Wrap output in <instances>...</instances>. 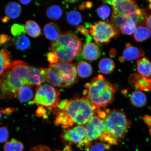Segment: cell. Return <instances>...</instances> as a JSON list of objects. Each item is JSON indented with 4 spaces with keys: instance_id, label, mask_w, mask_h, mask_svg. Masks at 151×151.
Returning a JSON list of instances; mask_svg holds the SVG:
<instances>
[{
    "instance_id": "f1b7e54d",
    "label": "cell",
    "mask_w": 151,
    "mask_h": 151,
    "mask_svg": "<svg viewBox=\"0 0 151 151\" xmlns=\"http://www.w3.org/2000/svg\"><path fill=\"white\" fill-rule=\"evenodd\" d=\"M63 14L62 9L58 5L51 6L47 9L46 14L48 18L54 20H57L61 17Z\"/></svg>"
},
{
    "instance_id": "7c38bea8",
    "label": "cell",
    "mask_w": 151,
    "mask_h": 151,
    "mask_svg": "<svg viewBox=\"0 0 151 151\" xmlns=\"http://www.w3.org/2000/svg\"><path fill=\"white\" fill-rule=\"evenodd\" d=\"M128 82L132 88L147 92L151 91V77L134 73L130 75Z\"/></svg>"
},
{
    "instance_id": "74e56055",
    "label": "cell",
    "mask_w": 151,
    "mask_h": 151,
    "mask_svg": "<svg viewBox=\"0 0 151 151\" xmlns=\"http://www.w3.org/2000/svg\"><path fill=\"white\" fill-rule=\"evenodd\" d=\"M29 151H54L49 147L43 145H39L30 149Z\"/></svg>"
},
{
    "instance_id": "f546056e",
    "label": "cell",
    "mask_w": 151,
    "mask_h": 151,
    "mask_svg": "<svg viewBox=\"0 0 151 151\" xmlns=\"http://www.w3.org/2000/svg\"><path fill=\"white\" fill-rule=\"evenodd\" d=\"M15 44L19 50H25L29 48L30 41L26 36L22 35L18 36L15 40Z\"/></svg>"
},
{
    "instance_id": "4dcf8cb0",
    "label": "cell",
    "mask_w": 151,
    "mask_h": 151,
    "mask_svg": "<svg viewBox=\"0 0 151 151\" xmlns=\"http://www.w3.org/2000/svg\"><path fill=\"white\" fill-rule=\"evenodd\" d=\"M67 19L69 24L73 26H77L82 22V16L78 11H71L68 13Z\"/></svg>"
},
{
    "instance_id": "d6a6232c",
    "label": "cell",
    "mask_w": 151,
    "mask_h": 151,
    "mask_svg": "<svg viewBox=\"0 0 151 151\" xmlns=\"http://www.w3.org/2000/svg\"><path fill=\"white\" fill-rule=\"evenodd\" d=\"M96 12L100 18L105 20L110 16L111 10L108 6L105 4L98 7Z\"/></svg>"
},
{
    "instance_id": "30bf717a",
    "label": "cell",
    "mask_w": 151,
    "mask_h": 151,
    "mask_svg": "<svg viewBox=\"0 0 151 151\" xmlns=\"http://www.w3.org/2000/svg\"><path fill=\"white\" fill-rule=\"evenodd\" d=\"M87 138L89 143L100 138L104 134L103 119L98 115L92 116L86 124Z\"/></svg>"
},
{
    "instance_id": "d590c367",
    "label": "cell",
    "mask_w": 151,
    "mask_h": 151,
    "mask_svg": "<svg viewBox=\"0 0 151 151\" xmlns=\"http://www.w3.org/2000/svg\"><path fill=\"white\" fill-rule=\"evenodd\" d=\"M9 132L6 127H0V143L6 142L8 139Z\"/></svg>"
},
{
    "instance_id": "603a6c76",
    "label": "cell",
    "mask_w": 151,
    "mask_h": 151,
    "mask_svg": "<svg viewBox=\"0 0 151 151\" xmlns=\"http://www.w3.org/2000/svg\"><path fill=\"white\" fill-rule=\"evenodd\" d=\"M16 96L19 101L26 102L32 99L33 91L29 86H24L19 90Z\"/></svg>"
},
{
    "instance_id": "ee69618b",
    "label": "cell",
    "mask_w": 151,
    "mask_h": 151,
    "mask_svg": "<svg viewBox=\"0 0 151 151\" xmlns=\"http://www.w3.org/2000/svg\"><path fill=\"white\" fill-rule=\"evenodd\" d=\"M9 19V17H5L4 18L2 19L1 20L2 22H4V23H6V22L8 21Z\"/></svg>"
},
{
    "instance_id": "c3c4849f",
    "label": "cell",
    "mask_w": 151,
    "mask_h": 151,
    "mask_svg": "<svg viewBox=\"0 0 151 151\" xmlns=\"http://www.w3.org/2000/svg\"><path fill=\"white\" fill-rule=\"evenodd\" d=\"M0 46H1V42H0Z\"/></svg>"
},
{
    "instance_id": "52a82bcc",
    "label": "cell",
    "mask_w": 151,
    "mask_h": 151,
    "mask_svg": "<svg viewBox=\"0 0 151 151\" xmlns=\"http://www.w3.org/2000/svg\"><path fill=\"white\" fill-rule=\"evenodd\" d=\"M59 91L48 84L41 85L37 88L33 103L42 106L57 107L60 103Z\"/></svg>"
},
{
    "instance_id": "2e32d148",
    "label": "cell",
    "mask_w": 151,
    "mask_h": 151,
    "mask_svg": "<svg viewBox=\"0 0 151 151\" xmlns=\"http://www.w3.org/2000/svg\"><path fill=\"white\" fill-rule=\"evenodd\" d=\"M43 32L47 39L53 41L56 40L61 35L59 27L53 22H50L45 25Z\"/></svg>"
},
{
    "instance_id": "d6986e66",
    "label": "cell",
    "mask_w": 151,
    "mask_h": 151,
    "mask_svg": "<svg viewBox=\"0 0 151 151\" xmlns=\"http://www.w3.org/2000/svg\"><path fill=\"white\" fill-rule=\"evenodd\" d=\"M5 12L9 18L12 19L17 18L21 14V7L17 3L11 2L6 6Z\"/></svg>"
},
{
    "instance_id": "b9f144b4",
    "label": "cell",
    "mask_w": 151,
    "mask_h": 151,
    "mask_svg": "<svg viewBox=\"0 0 151 151\" xmlns=\"http://www.w3.org/2000/svg\"><path fill=\"white\" fill-rule=\"evenodd\" d=\"M146 24L147 27L151 29V14L147 18Z\"/></svg>"
},
{
    "instance_id": "5bb4252c",
    "label": "cell",
    "mask_w": 151,
    "mask_h": 151,
    "mask_svg": "<svg viewBox=\"0 0 151 151\" xmlns=\"http://www.w3.org/2000/svg\"><path fill=\"white\" fill-rule=\"evenodd\" d=\"M148 9L145 8L139 9L127 16L128 21L133 22L139 26L146 24L147 19L148 17Z\"/></svg>"
},
{
    "instance_id": "7402d4cb",
    "label": "cell",
    "mask_w": 151,
    "mask_h": 151,
    "mask_svg": "<svg viewBox=\"0 0 151 151\" xmlns=\"http://www.w3.org/2000/svg\"><path fill=\"white\" fill-rule=\"evenodd\" d=\"M77 74L82 78L89 77L92 73V68L90 64L85 61H81L76 64Z\"/></svg>"
},
{
    "instance_id": "8992f818",
    "label": "cell",
    "mask_w": 151,
    "mask_h": 151,
    "mask_svg": "<svg viewBox=\"0 0 151 151\" xmlns=\"http://www.w3.org/2000/svg\"><path fill=\"white\" fill-rule=\"evenodd\" d=\"M82 42L72 32L61 34L56 40L51 44L50 49L58 56L60 62L70 63L80 55L82 51Z\"/></svg>"
},
{
    "instance_id": "277c9868",
    "label": "cell",
    "mask_w": 151,
    "mask_h": 151,
    "mask_svg": "<svg viewBox=\"0 0 151 151\" xmlns=\"http://www.w3.org/2000/svg\"><path fill=\"white\" fill-rule=\"evenodd\" d=\"M103 119L105 127L102 137L110 145H117L125 138L131 122L120 110L106 109Z\"/></svg>"
},
{
    "instance_id": "4316f807",
    "label": "cell",
    "mask_w": 151,
    "mask_h": 151,
    "mask_svg": "<svg viewBox=\"0 0 151 151\" xmlns=\"http://www.w3.org/2000/svg\"><path fill=\"white\" fill-rule=\"evenodd\" d=\"M10 57L6 49L0 52V76L3 75L8 68Z\"/></svg>"
},
{
    "instance_id": "ab89813d",
    "label": "cell",
    "mask_w": 151,
    "mask_h": 151,
    "mask_svg": "<svg viewBox=\"0 0 151 151\" xmlns=\"http://www.w3.org/2000/svg\"><path fill=\"white\" fill-rule=\"evenodd\" d=\"M76 29L78 30V31L80 32L82 35H88L89 33L88 30L84 26H79L77 27Z\"/></svg>"
},
{
    "instance_id": "ffe728a7",
    "label": "cell",
    "mask_w": 151,
    "mask_h": 151,
    "mask_svg": "<svg viewBox=\"0 0 151 151\" xmlns=\"http://www.w3.org/2000/svg\"><path fill=\"white\" fill-rule=\"evenodd\" d=\"M130 101L134 106L138 107L145 106L147 102L146 95L139 91H135L132 92L130 97Z\"/></svg>"
},
{
    "instance_id": "5b68a950",
    "label": "cell",
    "mask_w": 151,
    "mask_h": 151,
    "mask_svg": "<svg viewBox=\"0 0 151 151\" xmlns=\"http://www.w3.org/2000/svg\"><path fill=\"white\" fill-rule=\"evenodd\" d=\"M44 70L46 81L53 86L68 88L78 80L76 64L59 61Z\"/></svg>"
},
{
    "instance_id": "8d00e7d4",
    "label": "cell",
    "mask_w": 151,
    "mask_h": 151,
    "mask_svg": "<svg viewBox=\"0 0 151 151\" xmlns=\"http://www.w3.org/2000/svg\"><path fill=\"white\" fill-rule=\"evenodd\" d=\"M48 61L52 64H55L59 62V60L56 55L53 52H48L47 54Z\"/></svg>"
},
{
    "instance_id": "44dd1931",
    "label": "cell",
    "mask_w": 151,
    "mask_h": 151,
    "mask_svg": "<svg viewBox=\"0 0 151 151\" xmlns=\"http://www.w3.org/2000/svg\"><path fill=\"white\" fill-rule=\"evenodd\" d=\"M151 31L148 27L145 26L138 27L134 33L133 37L137 42H142L150 38Z\"/></svg>"
},
{
    "instance_id": "f6af8a7d",
    "label": "cell",
    "mask_w": 151,
    "mask_h": 151,
    "mask_svg": "<svg viewBox=\"0 0 151 151\" xmlns=\"http://www.w3.org/2000/svg\"><path fill=\"white\" fill-rule=\"evenodd\" d=\"M20 2L24 5H27L31 2V1H20Z\"/></svg>"
},
{
    "instance_id": "cb8c5ba5",
    "label": "cell",
    "mask_w": 151,
    "mask_h": 151,
    "mask_svg": "<svg viewBox=\"0 0 151 151\" xmlns=\"http://www.w3.org/2000/svg\"><path fill=\"white\" fill-rule=\"evenodd\" d=\"M99 67L101 73L104 74H108L114 70L115 66L113 60L106 58L100 60Z\"/></svg>"
},
{
    "instance_id": "e0dca14e",
    "label": "cell",
    "mask_w": 151,
    "mask_h": 151,
    "mask_svg": "<svg viewBox=\"0 0 151 151\" xmlns=\"http://www.w3.org/2000/svg\"><path fill=\"white\" fill-rule=\"evenodd\" d=\"M84 148L87 151H107L110 148V145L101 137L90 142Z\"/></svg>"
},
{
    "instance_id": "f35d334b",
    "label": "cell",
    "mask_w": 151,
    "mask_h": 151,
    "mask_svg": "<svg viewBox=\"0 0 151 151\" xmlns=\"http://www.w3.org/2000/svg\"><path fill=\"white\" fill-rule=\"evenodd\" d=\"M143 119L145 122L148 126L149 131L151 135V116L148 115H145L143 117Z\"/></svg>"
},
{
    "instance_id": "6da1fadb",
    "label": "cell",
    "mask_w": 151,
    "mask_h": 151,
    "mask_svg": "<svg viewBox=\"0 0 151 151\" xmlns=\"http://www.w3.org/2000/svg\"><path fill=\"white\" fill-rule=\"evenodd\" d=\"M46 81L43 68L33 67L20 60L10 62L4 73L0 76V98L14 97L22 87L40 86Z\"/></svg>"
},
{
    "instance_id": "484cf974",
    "label": "cell",
    "mask_w": 151,
    "mask_h": 151,
    "mask_svg": "<svg viewBox=\"0 0 151 151\" xmlns=\"http://www.w3.org/2000/svg\"><path fill=\"white\" fill-rule=\"evenodd\" d=\"M127 21V16L118 14L113 11L111 24L116 30L119 31V30L122 26Z\"/></svg>"
},
{
    "instance_id": "7dc6e473",
    "label": "cell",
    "mask_w": 151,
    "mask_h": 151,
    "mask_svg": "<svg viewBox=\"0 0 151 151\" xmlns=\"http://www.w3.org/2000/svg\"><path fill=\"white\" fill-rule=\"evenodd\" d=\"M1 116H2L1 113V110H0V120H1Z\"/></svg>"
},
{
    "instance_id": "ac0fdd59",
    "label": "cell",
    "mask_w": 151,
    "mask_h": 151,
    "mask_svg": "<svg viewBox=\"0 0 151 151\" xmlns=\"http://www.w3.org/2000/svg\"><path fill=\"white\" fill-rule=\"evenodd\" d=\"M137 70L141 75L147 77H151V62L144 57L137 60Z\"/></svg>"
},
{
    "instance_id": "83f0119b",
    "label": "cell",
    "mask_w": 151,
    "mask_h": 151,
    "mask_svg": "<svg viewBox=\"0 0 151 151\" xmlns=\"http://www.w3.org/2000/svg\"><path fill=\"white\" fill-rule=\"evenodd\" d=\"M24 148L22 143L14 139L7 142L4 146V151H23Z\"/></svg>"
},
{
    "instance_id": "60d3db41",
    "label": "cell",
    "mask_w": 151,
    "mask_h": 151,
    "mask_svg": "<svg viewBox=\"0 0 151 151\" xmlns=\"http://www.w3.org/2000/svg\"><path fill=\"white\" fill-rule=\"evenodd\" d=\"M46 110L44 107L42 106H40L37 110L36 115L38 116H45L46 114Z\"/></svg>"
},
{
    "instance_id": "7a4b0ae2",
    "label": "cell",
    "mask_w": 151,
    "mask_h": 151,
    "mask_svg": "<svg viewBox=\"0 0 151 151\" xmlns=\"http://www.w3.org/2000/svg\"><path fill=\"white\" fill-rule=\"evenodd\" d=\"M54 108L56 116L55 123L65 129L74 124H86L96 113L91 104L84 97L63 100Z\"/></svg>"
},
{
    "instance_id": "7bdbcfd3",
    "label": "cell",
    "mask_w": 151,
    "mask_h": 151,
    "mask_svg": "<svg viewBox=\"0 0 151 151\" xmlns=\"http://www.w3.org/2000/svg\"><path fill=\"white\" fill-rule=\"evenodd\" d=\"M92 3L88 1L86 2V6L87 8L90 9L92 6Z\"/></svg>"
},
{
    "instance_id": "8fae6325",
    "label": "cell",
    "mask_w": 151,
    "mask_h": 151,
    "mask_svg": "<svg viewBox=\"0 0 151 151\" xmlns=\"http://www.w3.org/2000/svg\"><path fill=\"white\" fill-rule=\"evenodd\" d=\"M103 1L112 5L113 12L123 16H127L139 9L137 2L132 0H109Z\"/></svg>"
},
{
    "instance_id": "bcb514c9",
    "label": "cell",
    "mask_w": 151,
    "mask_h": 151,
    "mask_svg": "<svg viewBox=\"0 0 151 151\" xmlns=\"http://www.w3.org/2000/svg\"><path fill=\"white\" fill-rule=\"evenodd\" d=\"M148 1L149 2V8L150 9H151V1Z\"/></svg>"
},
{
    "instance_id": "836d02e7",
    "label": "cell",
    "mask_w": 151,
    "mask_h": 151,
    "mask_svg": "<svg viewBox=\"0 0 151 151\" xmlns=\"http://www.w3.org/2000/svg\"><path fill=\"white\" fill-rule=\"evenodd\" d=\"M25 26L22 24H15L11 28V32L14 37L24 35L26 33Z\"/></svg>"
},
{
    "instance_id": "1f68e13d",
    "label": "cell",
    "mask_w": 151,
    "mask_h": 151,
    "mask_svg": "<svg viewBox=\"0 0 151 151\" xmlns=\"http://www.w3.org/2000/svg\"><path fill=\"white\" fill-rule=\"evenodd\" d=\"M137 28V25L135 22L128 21L122 26L120 30L123 34L131 35L135 32Z\"/></svg>"
},
{
    "instance_id": "9c48e42d",
    "label": "cell",
    "mask_w": 151,
    "mask_h": 151,
    "mask_svg": "<svg viewBox=\"0 0 151 151\" xmlns=\"http://www.w3.org/2000/svg\"><path fill=\"white\" fill-rule=\"evenodd\" d=\"M61 138L63 142L76 145L81 149L85 148L89 143L87 138L86 127L84 126H77L66 130L62 133Z\"/></svg>"
},
{
    "instance_id": "9a60e30c",
    "label": "cell",
    "mask_w": 151,
    "mask_h": 151,
    "mask_svg": "<svg viewBox=\"0 0 151 151\" xmlns=\"http://www.w3.org/2000/svg\"><path fill=\"white\" fill-rule=\"evenodd\" d=\"M82 53L85 59L92 61L99 58L101 56V52L97 45L93 43L90 42L84 45Z\"/></svg>"
},
{
    "instance_id": "e575fe53",
    "label": "cell",
    "mask_w": 151,
    "mask_h": 151,
    "mask_svg": "<svg viewBox=\"0 0 151 151\" xmlns=\"http://www.w3.org/2000/svg\"><path fill=\"white\" fill-rule=\"evenodd\" d=\"M1 46H9L14 43L11 38L6 35L2 34L0 36Z\"/></svg>"
},
{
    "instance_id": "4fadbf2b",
    "label": "cell",
    "mask_w": 151,
    "mask_h": 151,
    "mask_svg": "<svg viewBox=\"0 0 151 151\" xmlns=\"http://www.w3.org/2000/svg\"><path fill=\"white\" fill-rule=\"evenodd\" d=\"M145 55V52L142 49L132 46L130 43H128L126 45L122 55L119 58V60L121 62L132 61L142 57Z\"/></svg>"
},
{
    "instance_id": "ba28073f",
    "label": "cell",
    "mask_w": 151,
    "mask_h": 151,
    "mask_svg": "<svg viewBox=\"0 0 151 151\" xmlns=\"http://www.w3.org/2000/svg\"><path fill=\"white\" fill-rule=\"evenodd\" d=\"M89 32L96 42L101 44L110 42L112 38L117 37L119 34V31L112 24L102 21L91 26Z\"/></svg>"
},
{
    "instance_id": "d4e9b609",
    "label": "cell",
    "mask_w": 151,
    "mask_h": 151,
    "mask_svg": "<svg viewBox=\"0 0 151 151\" xmlns=\"http://www.w3.org/2000/svg\"><path fill=\"white\" fill-rule=\"evenodd\" d=\"M25 28L26 32L32 37H37L41 35L40 28L38 24L34 21H27L25 24Z\"/></svg>"
},
{
    "instance_id": "3957f363",
    "label": "cell",
    "mask_w": 151,
    "mask_h": 151,
    "mask_svg": "<svg viewBox=\"0 0 151 151\" xmlns=\"http://www.w3.org/2000/svg\"><path fill=\"white\" fill-rule=\"evenodd\" d=\"M84 97L99 113L114 100L116 89L103 76L99 75L85 85Z\"/></svg>"
}]
</instances>
